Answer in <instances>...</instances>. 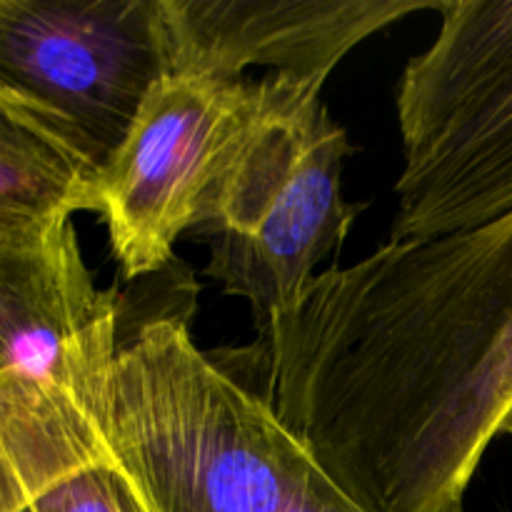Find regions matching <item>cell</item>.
<instances>
[{
    "label": "cell",
    "mask_w": 512,
    "mask_h": 512,
    "mask_svg": "<svg viewBox=\"0 0 512 512\" xmlns=\"http://www.w3.org/2000/svg\"><path fill=\"white\" fill-rule=\"evenodd\" d=\"M240 355L365 512H463L512 410V210L333 265Z\"/></svg>",
    "instance_id": "cell-1"
},
{
    "label": "cell",
    "mask_w": 512,
    "mask_h": 512,
    "mask_svg": "<svg viewBox=\"0 0 512 512\" xmlns=\"http://www.w3.org/2000/svg\"><path fill=\"white\" fill-rule=\"evenodd\" d=\"M123 298L100 290L73 223L0 250V512L115 468L110 413Z\"/></svg>",
    "instance_id": "cell-2"
},
{
    "label": "cell",
    "mask_w": 512,
    "mask_h": 512,
    "mask_svg": "<svg viewBox=\"0 0 512 512\" xmlns=\"http://www.w3.org/2000/svg\"><path fill=\"white\" fill-rule=\"evenodd\" d=\"M323 85L270 70L253 83L193 225L210 248L205 275L248 300L258 328L300 298L363 210L343 195L353 145Z\"/></svg>",
    "instance_id": "cell-3"
},
{
    "label": "cell",
    "mask_w": 512,
    "mask_h": 512,
    "mask_svg": "<svg viewBox=\"0 0 512 512\" xmlns=\"http://www.w3.org/2000/svg\"><path fill=\"white\" fill-rule=\"evenodd\" d=\"M398 83L403 170L390 240H428L512 210V0H443Z\"/></svg>",
    "instance_id": "cell-4"
},
{
    "label": "cell",
    "mask_w": 512,
    "mask_h": 512,
    "mask_svg": "<svg viewBox=\"0 0 512 512\" xmlns=\"http://www.w3.org/2000/svg\"><path fill=\"white\" fill-rule=\"evenodd\" d=\"M248 80L163 73L103 170V220L123 280L160 273L193 230L250 103Z\"/></svg>",
    "instance_id": "cell-5"
},
{
    "label": "cell",
    "mask_w": 512,
    "mask_h": 512,
    "mask_svg": "<svg viewBox=\"0 0 512 512\" xmlns=\"http://www.w3.org/2000/svg\"><path fill=\"white\" fill-rule=\"evenodd\" d=\"M163 73L155 0H0V85L73 123L105 160Z\"/></svg>",
    "instance_id": "cell-6"
},
{
    "label": "cell",
    "mask_w": 512,
    "mask_h": 512,
    "mask_svg": "<svg viewBox=\"0 0 512 512\" xmlns=\"http://www.w3.org/2000/svg\"><path fill=\"white\" fill-rule=\"evenodd\" d=\"M443 0H155L165 73L243 80L245 70L328 80L378 30Z\"/></svg>",
    "instance_id": "cell-7"
},
{
    "label": "cell",
    "mask_w": 512,
    "mask_h": 512,
    "mask_svg": "<svg viewBox=\"0 0 512 512\" xmlns=\"http://www.w3.org/2000/svg\"><path fill=\"white\" fill-rule=\"evenodd\" d=\"M105 155L58 113L0 85V250L38 245L75 213H103Z\"/></svg>",
    "instance_id": "cell-8"
},
{
    "label": "cell",
    "mask_w": 512,
    "mask_h": 512,
    "mask_svg": "<svg viewBox=\"0 0 512 512\" xmlns=\"http://www.w3.org/2000/svg\"><path fill=\"white\" fill-rule=\"evenodd\" d=\"M115 465H118V468H120V470H123V473H125V478H128L130 488H133V493H135V500H138V505H140V512H158V510H155L153 500H150V498H148V493H145V490H143V488H140V483H138V480H135V478H133V475H130V473H128V470H125V468H123V465H120V463H115Z\"/></svg>",
    "instance_id": "cell-9"
},
{
    "label": "cell",
    "mask_w": 512,
    "mask_h": 512,
    "mask_svg": "<svg viewBox=\"0 0 512 512\" xmlns=\"http://www.w3.org/2000/svg\"><path fill=\"white\" fill-rule=\"evenodd\" d=\"M503 435H510V438H512V410H510V413H508V420H505Z\"/></svg>",
    "instance_id": "cell-10"
},
{
    "label": "cell",
    "mask_w": 512,
    "mask_h": 512,
    "mask_svg": "<svg viewBox=\"0 0 512 512\" xmlns=\"http://www.w3.org/2000/svg\"><path fill=\"white\" fill-rule=\"evenodd\" d=\"M20 512H33V510H30V508H25V510H20Z\"/></svg>",
    "instance_id": "cell-11"
}]
</instances>
